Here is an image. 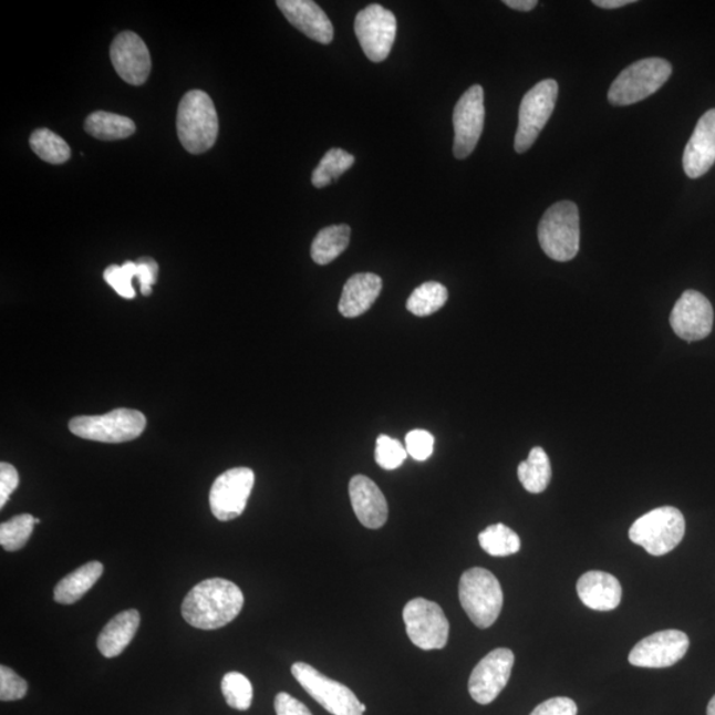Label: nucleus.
<instances>
[{
  "instance_id": "36",
  "label": "nucleus",
  "mask_w": 715,
  "mask_h": 715,
  "mask_svg": "<svg viewBox=\"0 0 715 715\" xmlns=\"http://www.w3.org/2000/svg\"><path fill=\"white\" fill-rule=\"evenodd\" d=\"M27 691H29L27 681L18 676L9 666H0V700L4 703L22 700Z\"/></svg>"
},
{
  "instance_id": "14",
  "label": "nucleus",
  "mask_w": 715,
  "mask_h": 715,
  "mask_svg": "<svg viewBox=\"0 0 715 715\" xmlns=\"http://www.w3.org/2000/svg\"><path fill=\"white\" fill-rule=\"evenodd\" d=\"M515 653L508 647H497L478 663L470 674L469 694L480 705H489L508 685Z\"/></svg>"
},
{
  "instance_id": "32",
  "label": "nucleus",
  "mask_w": 715,
  "mask_h": 715,
  "mask_svg": "<svg viewBox=\"0 0 715 715\" xmlns=\"http://www.w3.org/2000/svg\"><path fill=\"white\" fill-rule=\"evenodd\" d=\"M221 693L232 709L246 712L252 705L253 687L245 674L229 672L222 677Z\"/></svg>"
},
{
  "instance_id": "34",
  "label": "nucleus",
  "mask_w": 715,
  "mask_h": 715,
  "mask_svg": "<svg viewBox=\"0 0 715 715\" xmlns=\"http://www.w3.org/2000/svg\"><path fill=\"white\" fill-rule=\"evenodd\" d=\"M407 456L406 447L396 438L388 435L376 438L375 462L381 468L386 470L401 468Z\"/></svg>"
},
{
  "instance_id": "7",
  "label": "nucleus",
  "mask_w": 715,
  "mask_h": 715,
  "mask_svg": "<svg viewBox=\"0 0 715 715\" xmlns=\"http://www.w3.org/2000/svg\"><path fill=\"white\" fill-rule=\"evenodd\" d=\"M146 417L137 410L117 408L105 415L77 416L70 422V429L85 441L126 443L143 435Z\"/></svg>"
},
{
  "instance_id": "35",
  "label": "nucleus",
  "mask_w": 715,
  "mask_h": 715,
  "mask_svg": "<svg viewBox=\"0 0 715 715\" xmlns=\"http://www.w3.org/2000/svg\"><path fill=\"white\" fill-rule=\"evenodd\" d=\"M137 278V262L126 261L124 266H111L105 269L104 279L124 299L136 297L133 280Z\"/></svg>"
},
{
  "instance_id": "42",
  "label": "nucleus",
  "mask_w": 715,
  "mask_h": 715,
  "mask_svg": "<svg viewBox=\"0 0 715 715\" xmlns=\"http://www.w3.org/2000/svg\"><path fill=\"white\" fill-rule=\"evenodd\" d=\"M504 4L516 11L528 12L536 9L538 2L537 0H505Z\"/></svg>"
},
{
  "instance_id": "5",
  "label": "nucleus",
  "mask_w": 715,
  "mask_h": 715,
  "mask_svg": "<svg viewBox=\"0 0 715 715\" xmlns=\"http://www.w3.org/2000/svg\"><path fill=\"white\" fill-rule=\"evenodd\" d=\"M685 528L683 512L673 506H661L631 526L630 539L651 556L661 557L677 548L685 536Z\"/></svg>"
},
{
  "instance_id": "25",
  "label": "nucleus",
  "mask_w": 715,
  "mask_h": 715,
  "mask_svg": "<svg viewBox=\"0 0 715 715\" xmlns=\"http://www.w3.org/2000/svg\"><path fill=\"white\" fill-rule=\"evenodd\" d=\"M352 229L346 225L322 228L317 234L310 255L319 266H328L346 251Z\"/></svg>"
},
{
  "instance_id": "15",
  "label": "nucleus",
  "mask_w": 715,
  "mask_h": 715,
  "mask_svg": "<svg viewBox=\"0 0 715 715\" xmlns=\"http://www.w3.org/2000/svg\"><path fill=\"white\" fill-rule=\"evenodd\" d=\"M690 650V638L677 630L653 633L632 647L630 664L639 667H670L677 664Z\"/></svg>"
},
{
  "instance_id": "3",
  "label": "nucleus",
  "mask_w": 715,
  "mask_h": 715,
  "mask_svg": "<svg viewBox=\"0 0 715 715\" xmlns=\"http://www.w3.org/2000/svg\"><path fill=\"white\" fill-rule=\"evenodd\" d=\"M538 240L552 260L566 262L576 258L580 246L578 206L570 200L552 205L539 222Z\"/></svg>"
},
{
  "instance_id": "40",
  "label": "nucleus",
  "mask_w": 715,
  "mask_h": 715,
  "mask_svg": "<svg viewBox=\"0 0 715 715\" xmlns=\"http://www.w3.org/2000/svg\"><path fill=\"white\" fill-rule=\"evenodd\" d=\"M18 470L9 463L0 464V508H4L13 490L18 488Z\"/></svg>"
},
{
  "instance_id": "13",
  "label": "nucleus",
  "mask_w": 715,
  "mask_h": 715,
  "mask_svg": "<svg viewBox=\"0 0 715 715\" xmlns=\"http://www.w3.org/2000/svg\"><path fill=\"white\" fill-rule=\"evenodd\" d=\"M484 90L481 85H474L463 94L455 106L454 154L457 159L468 158L475 152L484 131Z\"/></svg>"
},
{
  "instance_id": "33",
  "label": "nucleus",
  "mask_w": 715,
  "mask_h": 715,
  "mask_svg": "<svg viewBox=\"0 0 715 715\" xmlns=\"http://www.w3.org/2000/svg\"><path fill=\"white\" fill-rule=\"evenodd\" d=\"M35 526V517L20 515L0 525V545L6 551H18L29 542Z\"/></svg>"
},
{
  "instance_id": "10",
  "label": "nucleus",
  "mask_w": 715,
  "mask_h": 715,
  "mask_svg": "<svg viewBox=\"0 0 715 715\" xmlns=\"http://www.w3.org/2000/svg\"><path fill=\"white\" fill-rule=\"evenodd\" d=\"M403 620L411 642L421 650H443L447 645L449 622L437 603L423 598L410 600Z\"/></svg>"
},
{
  "instance_id": "19",
  "label": "nucleus",
  "mask_w": 715,
  "mask_h": 715,
  "mask_svg": "<svg viewBox=\"0 0 715 715\" xmlns=\"http://www.w3.org/2000/svg\"><path fill=\"white\" fill-rule=\"evenodd\" d=\"M350 500L360 522L367 529H381L388 518L386 497L371 478L356 475L349 484Z\"/></svg>"
},
{
  "instance_id": "29",
  "label": "nucleus",
  "mask_w": 715,
  "mask_h": 715,
  "mask_svg": "<svg viewBox=\"0 0 715 715\" xmlns=\"http://www.w3.org/2000/svg\"><path fill=\"white\" fill-rule=\"evenodd\" d=\"M448 300V289L441 282L428 281L417 287L407 300L410 313L427 317L441 310Z\"/></svg>"
},
{
  "instance_id": "2",
  "label": "nucleus",
  "mask_w": 715,
  "mask_h": 715,
  "mask_svg": "<svg viewBox=\"0 0 715 715\" xmlns=\"http://www.w3.org/2000/svg\"><path fill=\"white\" fill-rule=\"evenodd\" d=\"M177 131L188 153L210 151L219 134V117L214 101L204 91L187 92L178 107Z\"/></svg>"
},
{
  "instance_id": "43",
  "label": "nucleus",
  "mask_w": 715,
  "mask_h": 715,
  "mask_svg": "<svg viewBox=\"0 0 715 715\" xmlns=\"http://www.w3.org/2000/svg\"><path fill=\"white\" fill-rule=\"evenodd\" d=\"M633 0H593V4L600 7V9L613 10L620 9V7L632 4Z\"/></svg>"
},
{
  "instance_id": "31",
  "label": "nucleus",
  "mask_w": 715,
  "mask_h": 715,
  "mask_svg": "<svg viewBox=\"0 0 715 715\" xmlns=\"http://www.w3.org/2000/svg\"><path fill=\"white\" fill-rule=\"evenodd\" d=\"M30 146L38 155L49 164L62 165L71 158V147L65 141L49 129H39L32 133Z\"/></svg>"
},
{
  "instance_id": "26",
  "label": "nucleus",
  "mask_w": 715,
  "mask_h": 715,
  "mask_svg": "<svg viewBox=\"0 0 715 715\" xmlns=\"http://www.w3.org/2000/svg\"><path fill=\"white\" fill-rule=\"evenodd\" d=\"M85 132L101 141H117L133 136L136 124L120 114L99 111L86 117Z\"/></svg>"
},
{
  "instance_id": "17",
  "label": "nucleus",
  "mask_w": 715,
  "mask_h": 715,
  "mask_svg": "<svg viewBox=\"0 0 715 715\" xmlns=\"http://www.w3.org/2000/svg\"><path fill=\"white\" fill-rule=\"evenodd\" d=\"M111 59L114 70L127 84L143 85L152 72V58L137 33L125 31L113 40Z\"/></svg>"
},
{
  "instance_id": "37",
  "label": "nucleus",
  "mask_w": 715,
  "mask_h": 715,
  "mask_svg": "<svg viewBox=\"0 0 715 715\" xmlns=\"http://www.w3.org/2000/svg\"><path fill=\"white\" fill-rule=\"evenodd\" d=\"M435 437L428 431L414 429L406 436L407 454L416 462H426L434 454Z\"/></svg>"
},
{
  "instance_id": "9",
  "label": "nucleus",
  "mask_w": 715,
  "mask_h": 715,
  "mask_svg": "<svg viewBox=\"0 0 715 715\" xmlns=\"http://www.w3.org/2000/svg\"><path fill=\"white\" fill-rule=\"evenodd\" d=\"M559 86L556 80L541 81L525 94L519 106L515 148L518 154L528 152L555 112Z\"/></svg>"
},
{
  "instance_id": "8",
  "label": "nucleus",
  "mask_w": 715,
  "mask_h": 715,
  "mask_svg": "<svg viewBox=\"0 0 715 715\" xmlns=\"http://www.w3.org/2000/svg\"><path fill=\"white\" fill-rule=\"evenodd\" d=\"M292 674L310 697L333 715H363L367 711L352 690L307 663L292 665Z\"/></svg>"
},
{
  "instance_id": "28",
  "label": "nucleus",
  "mask_w": 715,
  "mask_h": 715,
  "mask_svg": "<svg viewBox=\"0 0 715 715\" xmlns=\"http://www.w3.org/2000/svg\"><path fill=\"white\" fill-rule=\"evenodd\" d=\"M478 542L491 557H509L521 549V539L504 524L488 526L478 535Z\"/></svg>"
},
{
  "instance_id": "38",
  "label": "nucleus",
  "mask_w": 715,
  "mask_h": 715,
  "mask_svg": "<svg viewBox=\"0 0 715 715\" xmlns=\"http://www.w3.org/2000/svg\"><path fill=\"white\" fill-rule=\"evenodd\" d=\"M578 706L571 698L555 697L539 704L530 715H577Z\"/></svg>"
},
{
  "instance_id": "39",
  "label": "nucleus",
  "mask_w": 715,
  "mask_h": 715,
  "mask_svg": "<svg viewBox=\"0 0 715 715\" xmlns=\"http://www.w3.org/2000/svg\"><path fill=\"white\" fill-rule=\"evenodd\" d=\"M159 267L153 259L144 258L137 261V280L141 286V293L152 294V287L157 282Z\"/></svg>"
},
{
  "instance_id": "4",
  "label": "nucleus",
  "mask_w": 715,
  "mask_h": 715,
  "mask_svg": "<svg viewBox=\"0 0 715 715\" xmlns=\"http://www.w3.org/2000/svg\"><path fill=\"white\" fill-rule=\"evenodd\" d=\"M458 597L467 615L478 629L496 623L504 605V593L498 579L481 568L465 571L458 586Z\"/></svg>"
},
{
  "instance_id": "1",
  "label": "nucleus",
  "mask_w": 715,
  "mask_h": 715,
  "mask_svg": "<svg viewBox=\"0 0 715 715\" xmlns=\"http://www.w3.org/2000/svg\"><path fill=\"white\" fill-rule=\"evenodd\" d=\"M245 595L238 586L221 578L206 579L187 593L182 616L195 629L219 630L239 616Z\"/></svg>"
},
{
  "instance_id": "16",
  "label": "nucleus",
  "mask_w": 715,
  "mask_h": 715,
  "mask_svg": "<svg viewBox=\"0 0 715 715\" xmlns=\"http://www.w3.org/2000/svg\"><path fill=\"white\" fill-rule=\"evenodd\" d=\"M671 327L681 340L701 341L712 333L714 312L709 300L696 290H686L671 313Z\"/></svg>"
},
{
  "instance_id": "18",
  "label": "nucleus",
  "mask_w": 715,
  "mask_h": 715,
  "mask_svg": "<svg viewBox=\"0 0 715 715\" xmlns=\"http://www.w3.org/2000/svg\"><path fill=\"white\" fill-rule=\"evenodd\" d=\"M279 9L288 22L303 35L321 44H330L334 38V27L325 11L312 0H279Z\"/></svg>"
},
{
  "instance_id": "22",
  "label": "nucleus",
  "mask_w": 715,
  "mask_h": 715,
  "mask_svg": "<svg viewBox=\"0 0 715 715\" xmlns=\"http://www.w3.org/2000/svg\"><path fill=\"white\" fill-rule=\"evenodd\" d=\"M383 282L375 273H356L346 281L340 300V313L346 319H355L373 307L380 297Z\"/></svg>"
},
{
  "instance_id": "12",
  "label": "nucleus",
  "mask_w": 715,
  "mask_h": 715,
  "mask_svg": "<svg viewBox=\"0 0 715 715\" xmlns=\"http://www.w3.org/2000/svg\"><path fill=\"white\" fill-rule=\"evenodd\" d=\"M253 485V470L245 467L229 469L216 478L210 490V508L215 518L227 522L240 517Z\"/></svg>"
},
{
  "instance_id": "44",
  "label": "nucleus",
  "mask_w": 715,
  "mask_h": 715,
  "mask_svg": "<svg viewBox=\"0 0 715 715\" xmlns=\"http://www.w3.org/2000/svg\"><path fill=\"white\" fill-rule=\"evenodd\" d=\"M707 715H715V696L711 700L709 705H707Z\"/></svg>"
},
{
  "instance_id": "21",
  "label": "nucleus",
  "mask_w": 715,
  "mask_h": 715,
  "mask_svg": "<svg viewBox=\"0 0 715 715\" xmlns=\"http://www.w3.org/2000/svg\"><path fill=\"white\" fill-rule=\"evenodd\" d=\"M578 597L593 611L615 610L622 602L623 589L619 580L604 571H589L579 578Z\"/></svg>"
},
{
  "instance_id": "23",
  "label": "nucleus",
  "mask_w": 715,
  "mask_h": 715,
  "mask_svg": "<svg viewBox=\"0 0 715 715\" xmlns=\"http://www.w3.org/2000/svg\"><path fill=\"white\" fill-rule=\"evenodd\" d=\"M141 615L137 610L120 612L114 616L97 639V647L106 659L120 656L132 643L139 629Z\"/></svg>"
},
{
  "instance_id": "20",
  "label": "nucleus",
  "mask_w": 715,
  "mask_h": 715,
  "mask_svg": "<svg viewBox=\"0 0 715 715\" xmlns=\"http://www.w3.org/2000/svg\"><path fill=\"white\" fill-rule=\"evenodd\" d=\"M715 164V110L698 120L684 152L683 165L687 177H703Z\"/></svg>"
},
{
  "instance_id": "30",
  "label": "nucleus",
  "mask_w": 715,
  "mask_h": 715,
  "mask_svg": "<svg viewBox=\"0 0 715 715\" xmlns=\"http://www.w3.org/2000/svg\"><path fill=\"white\" fill-rule=\"evenodd\" d=\"M354 155L339 147L330 148L313 172L312 184L317 188L329 186L342 174H345L354 165Z\"/></svg>"
},
{
  "instance_id": "24",
  "label": "nucleus",
  "mask_w": 715,
  "mask_h": 715,
  "mask_svg": "<svg viewBox=\"0 0 715 715\" xmlns=\"http://www.w3.org/2000/svg\"><path fill=\"white\" fill-rule=\"evenodd\" d=\"M103 572L104 566L97 561L81 566V568L60 580L55 591H53V599H55L56 603L65 605L79 602L97 583Z\"/></svg>"
},
{
  "instance_id": "41",
  "label": "nucleus",
  "mask_w": 715,
  "mask_h": 715,
  "mask_svg": "<svg viewBox=\"0 0 715 715\" xmlns=\"http://www.w3.org/2000/svg\"><path fill=\"white\" fill-rule=\"evenodd\" d=\"M274 711L278 715H313L305 705L286 692L276 696Z\"/></svg>"
},
{
  "instance_id": "6",
  "label": "nucleus",
  "mask_w": 715,
  "mask_h": 715,
  "mask_svg": "<svg viewBox=\"0 0 715 715\" xmlns=\"http://www.w3.org/2000/svg\"><path fill=\"white\" fill-rule=\"evenodd\" d=\"M672 65L664 59L639 60L619 74L609 91V101L615 106L640 103L656 93L671 77Z\"/></svg>"
},
{
  "instance_id": "27",
  "label": "nucleus",
  "mask_w": 715,
  "mask_h": 715,
  "mask_svg": "<svg viewBox=\"0 0 715 715\" xmlns=\"http://www.w3.org/2000/svg\"><path fill=\"white\" fill-rule=\"evenodd\" d=\"M518 478L529 494H542L551 480V464L548 454L541 447L530 450L528 460L518 465Z\"/></svg>"
},
{
  "instance_id": "11",
  "label": "nucleus",
  "mask_w": 715,
  "mask_h": 715,
  "mask_svg": "<svg viewBox=\"0 0 715 715\" xmlns=\"http://www.w3.org/2000/svg\"><path fill=\"white\" fill-rule=\"evenodd\" d=\"M397 23L393 12L381 4H371L357 12L354 31L364 55L374 63L386 60L393 50Z\"/></svg>"
}]
</instances>
